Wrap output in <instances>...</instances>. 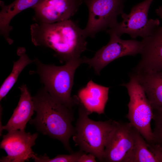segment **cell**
<instances>
[{
    "label": "cell",
    "mask_w": 162,
    "mask_h": 162,
    "mask_svg": "<svg viewBox=\"0 0 162 162\" xmlns=\"http://www.w3.org/2000/svg\"><path fill=\"white\" fill-rule=\"evenodd\" d=\"M38 136L37 133L33 134L25 130H17L8 132L4 135L0 143L1 148L7 154L2 157V162H24L33 158L35 154L32 149Z\"/></svg>",
    "instance_id": "30bf717a"
},
{
    "label": "cell",
    "mask_w": 162,
    "mask_h": 162,
    "mask_svg": "<svg viewBox=\"0 0 162 162\" xmlns=\"http://www.w3.org/2000/svg\"><path fill=\"white\" fill-rule=\"evenodd\" d=\"M90 114L80 105L73 140L80 150L92 154L103 162L106 144L115 121H95L89 118Z\"/></svg>",
    "instance_id": "277c9868"
},
{
    "label": "cell",
    "mask_w": 162,
    "mask_h": 162,
    "mask_svg": "<svg viewBox=\"0 0 162 162\" xmlns=\"http://www.w3.org/2000/svg\"><path fill=\"white\" fill-rule=\"evenodd\" d=\"M153 112L154 127L152 131L153 142L152 144L162 146V112Z\"/></svg>",
    "instance_id": "ffe728a7"
},
{
    "label": "cell",
    "mask_w": 162,
    "mask_h": 162,
    "mask_svg": "<svg viewBox=\"0 0 162 162\" xmlns=\"http://www.w3.org/2000/svg\"><path fill=\"white\" fill-rule=\"evenodd\" d=\"M141 59L134 69L162 74V26L142 38Z\"/></svg>",
    "instance_id": "7c38bea8"
},
{
    "label": "cell",
    "mask_w": 162,
    "mask_h": 162,
    "mask_svg": "<svg viewBox=\"0 0 162 162\" xmlns=\"http://www.w3.org/2000/svg\"><path fill=\"white\" fill-rule=\"evenodd\" d=\"M17 53L19 59L13 62L12 71L6 78L0 88V101L4 98L16 82L18 77L23 69L28 65L34 62L26 53V50L23 47H19Z\"/></svg>",
    "instance_id": "e0dca14e"
},
{
    "label": "cell",
    "mask_w": 162,
    "mask_h": 162,
    "mask_svg": "<svg viewBox=\"0 0 162 162\" xmlns=\"http://www.w3.org/2000/svg\"><path fill=\"white\" fill-rule=\"evenodd\" d=\"M153 112H162V74L133 69Z\"/></svg>",
    "instance_id": "9a60e30c"
},
{
    "label": "cell",
    "mask_w": 162,
    "mask_h": 162,
    "mask_svg": "<svg viewBox=\"0 0 162 162\" xmlns=\"http://www.w3.org/2000/svg\"><path fill=\"white\" fill-rule=\"evenodd\" d=\"M130 80L122 85L127 89L129 97L127 118L148 144L153 142L151 123L153 118V110L138 79L132 73Z\"/></svg>",
    "instance_id": "5b68a950"
},
{
    "label": "cell",
    "mask_w": 162,
    "mask_h": 162,
    "mask_svg": "<svg viewBox=\"0 0 162 162\" xmlns=\"http://www.w3.org/2000/svg\"><path fill=\"white\" fill-rule=\"evenodd\" d=\"M34 60L36 70L30 73L38 75L43 87L54 99L71 109L79 103L77 96L72 97L71 92L74 74L83 63L82 57L70 60L60 66L44 64L37 58Z\"/></svg>",
    "instance_id": "3957f363"
},
{
    "label": "cell",
    "mask_w": 162,
    "mask_h": 162,
    "mask_svg": "<svg viewBox=\"0 0 162 162\" xmlns=\"http://www.w3.org/2000/svg\"><path fill=\"white\" fill-rule=\"evenodd\" d=\"M95 158L96 157L92 154H87L85 153L81 156L78 162H95L96 161Z\"/></svg>",
    "instance_id": "7402d4cb"
},
{
    "label": "cell",
    "mask_w": 162,
    "mask_h": 162,
    "mask_svg": "<svg viewBox=\"0 0 162 162\" xmlns=\"http://www.w3.org/2000/svg\"><path fill=\"white\" fill-rule=\"evenodd\" d=\"M110 40L105 46L97 51L92 58L82 57L83 62L88 64L99 74L101 70L115 60L126 56L140 54L142 48L141 41L124 40L114 33L109 34Z\"/></svg>",
    "instance_id": "ba28073f"
},
{
    "label": "cell",
    "mask_w": 162,
    "mask_h": 162,
    "mask_svg": "<svg viewBox=\"0 0 162 162\" xmlns=\"http://www.w3.org/2000/svg\"><path fill=\"white\" fill-rule=\"evenodd\" d=\"M19 88L21 94L18 105L7 124L0 127V134L3 130L8 132L17 130H25L27 123L34 113L32 96L26 85L23 84Z\"/></svg>",
    "instance_id": "4fadbf2b"
},
{
    "label": "cell",
    "mask_w": 162,
    "mask_h": 162,
    "mask_svg": "<svg viewBox=\"0 0 162 162\" xmlns=\"http://www.w3.org/2000/svg\"><path fill=\"white\" fill-rule=\"evenodd\" d=\"M135 129L130 122L115 121L106 144L103 161L124 162L134 145Z\"/></svg>",
    "instance_id": "9c48e42d"
},
{
    "label": "cell",
    "mask_w": 162,
    "mask_h": 162,
    "mask_svg": "<svg viewBox=\"0 0 162 162\" xmlns=\"http://www.w3.org/2000/svg\"><path fill=\"white\" fill-rule=\"evenodd\" d=\"M155 12L162 20V6H160L158 9H156Z\"/></svg>",
    "instance_id": "603a6c76"
},
{
    "label": "cell",
    "mask_w": 162,
    "mask_h": 162,
    "mask_svg": "<svg viewBox=\"0 0 162 162\" xmlns=\"http://www.w3.org/2000/svg\"><path fill=\"white\" fill-rule=\"evenodd\" d=\"M125 0H84L89 11L84 36L94 37L98 32L113 27L118 22L117 17L124 13Z\"/></svg>",
    "instance_id": "8992f818"
},
{
    "label": "cell",
    "mask_w": 162,
    "mask_h": 162,
    "mask_svg": "<svg viewBox=\"0 0 162 162\" xmlns=\"http://www.w3.org/2000/svg\"><path fill=\"white\" fill-rule=\"evenodd\" d=\"M154 0H145L133 6L130 13L121 14L123 20L106 32L114 33L120 37L124 34H129L132 39L138 37L143 38L151 35L158 26V19H148V14Z\"/></svg>",
    "instance_id": "52a82bcc"
},
{
    "label": "cell",
    "mask_w": 162,
    "mask_h": 162,
    "mask_svg": "<svg viewBox=\"0 0 162 162\" xmlns=\"http://www.w3.org/2000/svg\"><path fill=\"white\" fill-rule=\"evenodd\" d=\"M35 117L29 123L44 135L60 141L66 149L73 153L69 140L75 131L72 109L54 99L43 87L32 96Z\"/></svg>",
    "instance_id": "7a4b0ae2"
},
{
    "label": "cell",
    "mask_w": 162,
    "mask_h": 162,
    "mask_svg": "<svg viewBox=\"0 0 162 162\" xmlns=\"http://www.w3.org/2000/svg\"><path fill=\"white\" fill-rule=\"evenodd\" d=\"M148 145L149 148L154 154L158 162H162V146L154 144Z\"/></svg>",
    "instance_id": "44dd1931"
},
{
    "label": "cell",
    "mask_w": 162,
    "mask_h": 162,
    "mask_svg": "<svg viewBox=\"0 0 162 162\" xmlns=\"http://www.w3.org/2000/svg\"><path fill=\"white\" fill-rule=\"evenodd\" d=\"M124 162H158L148 144L136 128L133 147Z\"/></svg>",
    "instance_id": "ac0fdd59"
},
{
    "label": "cell",
    "mask_w": 162,
    "mask_h": 162,
    "mask_svg": "<svg viewBox=\"0 0 162 162\" xmlns=\"http://www.w3.org/2000/svg\"><path fill=\"white\" fill-rule=\"evenodd\" d=\"M31 40L36 46L50 48L60 62L81 58L87 49L82 29L70 19L52 23H36L30 26Z\"/></svg>",
    "instance_id": "6da1fadb"
},
{
    "label": "cell",
    "mask_w": 162,
    "mask_h": 162,
    "mask_svg": "<svg viewBox=\"0 0 162 162\" xmlns=\"http://www.w3.org/2000/svg\"><path fill=\"white\" fill-rule=\"evenodd\" d=\"M39 0H15L10 4L5 5L4 2L0 1L1 10L0 12V34L9 44L13 42L10 38L9 33L13 29L10 26L12 19L17 14L29 8H33Z\"/></svg>",
    "instance_id": "2e32d148"
},
{
    "label": "cell",
    "mask_w": 162,
    "mask_h": 162,
    "mask_svg": "<svg viewBox=\"0 0 162 162\" xmlns=\"http://www.w3.org/2000/svg\"><path fill=\"white\" fill-rule=\"evenodd\" d=\"M109 89V87L97 84L91 80L79 91L77 96L79 103L90 114L93 112L104 113Z\"/></svg>",
    "instance_id": "5bb4252c"
},
{
    "label": "cell",
    "mask_w": 162,
    "mask_h": 162,
    "mask_svg": "<svg viewBox=\"0 0 162 162\" xmlns=\"http://www.w3.org/2000/svg\"><path fill=\"white\" fill-rule=\"evenodd\" d=\"M83 0H39L33 8V20L39 23H52L70 19Z\"/></svg>",
    "instance_id": "8fae6325"
},
{
    "label": "cell",
    "mask_w": 162,
    "mask_h": 162,
    "mask_svg": "<svg viewBox=\"0 0 162 162\" xmlns=\"http://www.w3.org/2000/svg\"><path fill=\"white\" fill-rule=\"evenodd\" d=\"M84 153L80 150L69 154H59L52 158H50L46 154L43 156H38L35 154L33 159L37 162H78Z\"/></svg>",
    "instance_id": "d6986e66"
}]
</instances>
